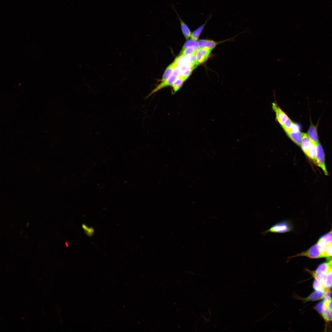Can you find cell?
Returning <instances> with one entry per match:
<instances>
[{
  "mask_svg": "<svg viewBox=\"0 0 332 332\" xmlns=\"http://www.w3.org/2000/svg\"><path fill=\"white\" fill-rule=\"evenodd\" d=\"M176 66V62L174 61L167 68L162 76L161 82L166 81L169 77L172 74L174 68Z\"/></svg>",
  "mask_w": 332,
  "mask_h": 332,
  "instance_id": "2e32d148",
  "label": "cell"
},
{
  "mask_svg": "<svg viewBox=\"0 0 332 332\" xmlns=\"http://www.w3.org/2000/svg\"><path fill=\"white\" fill-rule=\"evenodd\" d=\"M311 143L306 155L316 163L317 155L316 144L310 141Z\"/></svg>",
  "mask_w": 332,
  "mask_h": 332,
  "instance_id": "4fadbf2b",
  "label": "cell"
},
{
  "mask_svg": "<svg viewBox=\"0 0 332 332\" xmlns=\"http://www.w3.org/2000/svg\"><path fill=\"white\" fill-rule=\"evenodd\" d=\"M326 247L317 243L306 251H302L301 253H297L295 255L288 257L286 262L288 263L293 258L299 256H305L314 259L326 257Z\"/></svg>",
  "mask_w": 332,
  "mask_h": 332,
  "instance_id": "7a4b0ae2",
  "label": "cell"
},
{
  "mask_svg": "<svg viewBox=\"0 0 332 332\" xmlns=\"http://www.w3.org/2000/svg\"><path fill=\"white\" fill-rule=\"evenodd\" d=\"M188 47H193L197 49L198 47V42L192 39L188 40L184 43L182 49Z\"/></svg>",
  "mask_w": 332,
  "mask_h": 332,
  "instance_id": "cb8c5ba5",
  "label": "cell"
},
{
  "mask_svg": "<svg viewBox=\"0 0 332 332\" xmlns=\"http://www.w3.org/2000/svg\"><path fill=\"white\" fill-rule=\"evenodd\" d=\"M328 263L329 264V265H330V266L332 268V258L330 260V261Z\"/></svg>",
  "mask_w": 332,
  "mask_h": 332,
  "instance_id": "f1b7e54d",
  "label": "cell"
},
{
  "mask_svg": "<svg viewBox=\"0 0 332 332\" xmlns=\"http://www.w3.org/2000/svg\"><path fill=\"white\" fill-rule=\"evenodd\" d=\"M294 124V123L289 118L282 126L287 133L291 129Z\"/></svg>",
  "mask_w": 332,
  "mask_h": 332,
  "instance_id": "7402d4cb",
  "label": "cell"
},
{
  "mask_svg": "<svg viewBox=\"0 0 332 332\" xmlns=\"http://www.w3.org/2000/svg\"><path fill=\"white\" fill-rule=\"evenodd\" d=\"M197 49L193 47H188L182 49L180 55L187 56L195 54Z\"/></svg>",
  "mask_w": 332,
  "mask_h": 332,
  "instance_id": "d6986e66",
  "label": "cell"
},
{
  "mask_svg": "<svg viewBox=\"0 0 332 332\" xmlns=\"http://www.w3.org/2000/svg\"><path fill=\"white\" fill-rule=\"evenodd\" d=\"M171 7L174 10L175 12L176 15L177 16L179 21L180 27L182 32L183 33L185 38L186 39H188L191 37V31L188 27L187 25L184 22L183 20L182 19L180 16L179 15L176 9H175L174 6L173 5H172L171 6Z\"/></svg>",
  "mask_w": 332,
  "mask_h": 332,
  "instance_id": "30bf717a",
  "label": "cell"
},
{
  "mask_svg": "<svg viewBox=\"0 0 332 332\" xmlns=\"http://www.w3.org/2000/svg\"><path fill=\"white\" fill-rule=\"evenodd\" d=\"M287 133L294 143L300 145L302 140V133L300 131V128L297 124H294L291 129Z\"/></svg>",
  "mask_w": 332,
  "mask_h": 332,
  "instance_id": "8992f818",
  "label": "cell"
},
{
  "mask_svg": "<svg viewBox=\"0 0 332 332\" xmlns=\"http://www.w3.org/2000/svg\"><path fill=\"white\" fill-rule=\"evenodd\" d=\"M313 287L315 290L324 292L327 289L326 288L319 280L315 279L313 282Z\"/></svg>",
  "mask_w": 332,
  "mask_h": 332,
  "instance_id": "ffe728a7",
  "label": "cell"
},
{
  "mask_svg": "<svg viewBox=\"0 0 332 332\" xmlns=\"http://www.w3.org/2000/svg\"><path fill=\"white\" fill-rule=\"evenodd\" d=\"M315 309L322 315L324 311L323 303V302L318 303L315 306Z\"/></svg>",
  "mask_w": 332,
  "mask_h": 332,
  "instance_id": "d4e9b609",
  "label": "cell"
},
{
  "mask_svg": "<svg viewBox=\"0 0 332 332\" xmlns=\"http://www.w3.org/2000/svg\"><path fill=\"white\" fill-rule=\"evenodd\" d=\"M211 49L207 47L199 48L195 54L197 66L205 62L208 58Z\"/></svg>",
  "mask_w": 332,
  "mask_h": 332,
  "instance_id": "3957f363",
  "label": "cell"
},
{
  "mask_svg": "<svg viewBox=\"0 0 332 332\" xmlns=\"http://www.w3.org/2000/svg\"><path fill=\"white\" fill-rule=\"evenodd\" d=\"M325 254L326 257L332 256V244L328 245L326 247Z\"/></svg>",
  "mask_w": 332,
  "mask_h": 332,
  "instance_id": "484cf974",
  "label": "cell"
},
{
  "mask_svg": "<svg viewBox=\"0 0 332 332\" xmlns=\"http://www.w3.org/2000/svg\"><path fill=\"white\" fill-rule=\"evenodd\" d=\"M294 226L293 221L285 219L280 221L272 226L268 229L261 232L264 236L271 233L283 234L293 231Z\"/></svg>",
  "mask_w": 332,
  "mask_h": 332,
  "instance_id": "6da1fadb",
  "label": "cell"
},
{
  "mask_svg": "<svg viewBox=\"0 0 332 332\" xmlns=\"http://www.w3.org/2000/svg\"><path fill=\"white\" fill-rule=\"evenodd\" d=\"M272 108L275 113L277 120L282 125L289 118L288 117L276 103L272 104Z\"/></svg>",
  "mask_w": 332,
  "mask_h": 332,
  "instance_id": "9c48e42d",
  "label": "cell"
},
{
  "mask_svg": "<svg viewBox=\"0 0 332 332\" xmlns=\"http://www.w3.org/2000/svg\"><path fill=\"white\" fill-rule=\"evenodd\" d=\"M198 47L199 48L207 47L212 50L216 45L215 42L210 40H200L198 42Z\"/></svg>",
  "mask_w": 332,
  "mask_h": 332,
  "instance_id": "e0dca14e",
  "label": "cell"
},
{
  "mask_svg": "<svg viewBox=\"0 0 332 332\" xmlns=\"http://www.w3.org/2000/svg\"><path fill=\"white\" fill-rule=\"evenodd\" d=\"M324 292L315 290L310 295L305 298H302L298 296L296 293H292V297L294 299L301 300L303 302L308 301H314L322 299Z\"/></svg>",
  "mask_w": 332,
  "mask_h": 332,
  "instance_id": "277c9868",
  "label": "cell"
},
{
  "mask_svg": "<svg viewBox=\"0 0 332 332\" xmlns=\"http://www.w3.org/2000/svg\"><path fill=\"white\" fill-rule=\"evenodd\" d=\"M329 276L332 282V271L328 273Z\"/></svg>",
  "mask_w": 332,
  "mask_h": 332,
  "instance_id": "83f0119b",
  "label": "cell"
},
{
  "mask_svg": "<svg viewBox=\"0 0 332 332\" xmlns=\"http://www.w3.org/2000/svg\"><path fill=\"white\" fill-rule=\"evenodd\" d=\"M327 307L329 310L332 314V298H331L328 301Z\"/></svg>",
  "mask_w": 332,
  "mask_h": 332,
  "instance_id": "4316f807",
  "label": "cell"
},
{
  "mask_svg": "<svg viewBox=\"0 0 332 332\" xmlns=\"http://www.w3.org/2000/svg\"><path fill=\"white\" fill-rule=\"evenodd\" d=\"M317 155L316 164L323 171L325 175H328V172L326 168L324 151L320 144L318 142L316 144Z\"/></svg>",
  "mask_w": 332,
  "mask_h": 332,
  "instance_id": "5b68a950",
  "label": "cell"
},
{
  "mask_svg": "<svg viewBox=\"0 0 332 332\" xmlns=\"http://www.w3.org/2000/svg\"><path fill=\"white\" fill-rule=\"evenodd\" d=\"M317 243L321 246L325 247L332 244V229L330 231L320 237Z\"/></svg>",
  "mask_w": 332,
  "mask_h": 332,
  "instance_id": "8fae6325",
  "label": "cell"
},
{
  "mask_svg": "<svg viewBox=\"0 0 332 332\" xmlns=\"http://www.w3.org/2000/svg\"><path fill=\"white\" fill-rule=\"evenodd\" d=\"M308 135L310 140L316 144L318 142L317 128L313 124L310 125L308 130Z\"/></svg>",
  "mask_w": 332,
  "mask_h": 332,
  "instance_id": "5bb4252c",
  "label": "cell"
},
{
  "mask_svg": "<svg viewBox=\"0 0 332 332\" xmlns=\"http://www.w3.org/2000/svg\"><path fill=\"white\" fill-rule=\"evenodd\" d=\"M185 81L180 76L178 77L172 85L173 93H176L181 87Z\"/></svg>",
  "mask_w": 332,
  "mask_h": 332,
  "instance_id": "ac0fdd59",
  "label": "cell"
},
{
  "mask_svg": "<svg viewBox=\"0 0 332 332\" xmlns=\"http://www.w3.org/2000/svg\"><path fill=\"white\" fill-rule=\"evenodd\" d=\"M211 16H209L206 19L204 22L201 26L199 27L197 29L191 33V38L192 39L196 41L200 37L202 32V31L204 26L206 25L208 20L211 18Z\"/></svg>",
  "mask_w": 332,
  "mask_h": 332,
  "instance_id": "9a60e30c",
  "label": "cell"
},
{
  "mask_svg": "<svg viewBox=\"0 0 332 332\" xmlns=\"http://www.w3.org/2000/svg\"><path fill=\"white\" fill-rule=\"evenodd\" d=\"M302 140L300 145L303 151L306 155L310 144L311 141L307 134L302 133Z\"/></svg>",
  "mask_w": 332,
  "mask_h": 332,
  "instance_id": "7c38bea8",
  "label": "cell"
},
{
  "mask_svg": "<svg viewBox=\"0 0 332 332\" xmlns=\"http://www.w3.org/2000/svg\"><path fill=\"white\" fill-rule=\"evenodd\" d=\"M177 78V77L172 74L167 80L161 82L157 86L148 94L147 96V97L151 96L155 93L165 87L172 86Z\"/></svg>",
  "mask_w": 332,
  "mask_h": 332,
  "instance_id": "52a82bcc",
  "label": "cell"
},
{
  "mask_svg": "<svg viewBox=\"0 0 332 332\" xmlns=\"http://www.w3.org/2000/svg\"><path fill=\"white\" fill-rule=\"evenodd\" d=\"M324 311L322 315L327 321H332V314L328 309L327 306H324Z\"/></svg>",
  "mask_w": 332,
  "mask_h": 332,
  "instance_id": "44dd1931",
  "label": "cell"
},
{
  "mask_svg": "<svg viewBox=\"0 0 332 332\" xmlns=\"http://www.w3.org/2000/svg\"><path fill=\"white\" fill-rule=\"evenodd\" d=\"M332 271V268L328 263H324L320 264L313 272L312 275L315 279L321 275L328 273Z\"/></svg>",
  "mask_w": 332,
  "mask_h": 332,
  "instance_id": "ba28073f",
  "label": "cell"
},
{
  "mask_svg": "<svg viewBox=\"0 0 332 332\" xmlns=\"http://www.w3.org/2000/svg\"><path fill=\"white\" fill-rule=\"evenodd\" d=\"M331 291L329 289H327L324 292V295L322 299V302L324 305H327L328 301L331 298Z\"/></svg>",
  "mask_w": 332,
  "mask_h": 332,
  "instance_id": "603a6c76",
  "label": "cell"
}]
</instances>
